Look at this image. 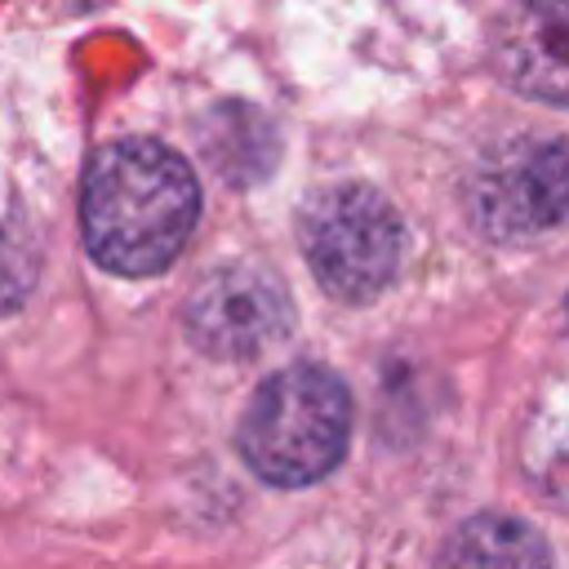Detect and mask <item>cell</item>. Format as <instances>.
<instances>
[{"mask_svg": "<svg viewBox=\"0 0 569 569\" xmlns=\"http://www.w3.org/2000/svg\"><path fill=\"white\" fill-rule=\"evenodd\" d=\"M200 213L191 169L160 142H111L84 178L80 222L89 253L120 276H151L173 262Z\"/></svg>", "mask_w": 569, "mask_h": 569, "instance_id": "6da1fadb", "label": "cell"}, {"mask_svg": "<svg viewBox=\"0 0 569 569\" xmlns=\"http://www.w3.org/2000/svg\"><path fill=\"white\" fill-rule=\"evenodd\" d=\"M351 436V396L338 373L320 365H289L271 373L244 418L240 453L267 485H311L329 476Z\"/></svg>", "mask_w": 569, "mask_h": 569, "instance_id": "7a4b0ae2", "label": "cell"}, {"mask_svg": "<svg viewBox=\"0 0 569 569\" xmlns=\"http://www.w3.org/2000/svg\"><path fill=\"white\" fill-rule=\"evenodd\" d=\"M302 253L333 298L369 302L396 276L400 218L373 187H325L302 209Z\"/></svg>", "mask_w": 569, "mask_h": 569, "instance_id": "3957f363", "label": "cell"}, {"mask_svg": "<svg viewBox=\"0 0 569 569\" xmlns=\"http://www.w3.org/2000/svg\"><path fill=\"white\" fill-rule=\"evenodd\" d=\"M289 293L262 267L231 262L209 271L187 298V333L218 360H240L276 347L289 333Z\"/></svg>", "mask_w": 569, "mask_h": 569, "instance_id": "277c9868", "label": "cell"}, {"mask_svg": "<svg viewBox=\"0 0 569 569\" xmlns=\"http://www.w3.org/2000/svg\"><path fill=\"white\" fill-rule=\"evenodd\" d=\"M565 142H516L493 156L471 182V218L493 240H529L565 213Z\"/></svg>", "mask_w": 569, "mask_h": 569, "instance_id": "5b68a950", "label": "cell"}, {"mask_svg": "<svg viewBox=\"0 0 569 569\" xmlns=\"http://www.w3.org/2000/svg\"><path fill=\"white\" fill-rule=\"evenodd\" d=\"M502 71L533 98H565V0H516L498 36Z\"/></svg>", "mask_w": 569, "mask_h": 569, "instance_id": "8992f818", "label": "cell"}, {"mask_svg": "<svg viewBox=\"0 0 569 569\" xmlns=\"http://www.w3.org/2000/svg\"><path fill=\"white\" fill-rule=\"evenodd\" d=\"M436 569H551V556L533 525L485 511L445 542Z\"/></svg>", "mask_w": 569, "mask_h": 569, "instance_id": "52a82bcc", "label": "cell"}, {"mask_svg": "<svg viewBox=\"0 0 569 569\" xmlns=\"http://www.w3.org/2000/svg\"><path fill=\"white\" fill-rule=\"evenodd\" d=\"M36 280V249L18 213H0V311L18 307Z\"/></svg>", "mask_w": 569, "mask_h": 569, "instance_id": "ba28073f", "label": "cell"}]
</instances>
